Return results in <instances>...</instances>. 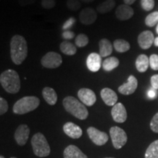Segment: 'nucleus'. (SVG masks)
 Listing matches in <instances>:
<instances>
[{"label":"nucleus","mask_w":158,"mask_h":158,"mask_svg":"<svg viewBox=\"0 0 158 158\" xmlns=\"http://www.w3.org/2000/svg\"><path fill=\"white\" fill-rule=\"evenodd\" d=\"M31 147L35 155L39 157H45L50 155L51 148L44 135L37 133L31 140Z\"/></svg>","instance_id":"obj_5"},{"label":"nucleus","mask_w":158,"mask_h":158,"mask_svg":"<svg viewBox=\"0 0 158 158\" xmlns=\"http://www.w3.org/2000/svg\"><path fill=\"white\" fill-rule=\"evenodd\" d=\"M155 90L156 89H152L149 90V92H148V96H149V98L154 99L157 96V92H156Z\"/></svg>","instance_id":"obj_40"},{"label":"nucleus","mask_w":158,"mask_h":158,"mask_svg":"<svg viewBox=\"0 0 158 158\" xmlns=\"http://www.w3.org/2000/svg\"><path fill=\"white\" fill-rule=\"evenodd\" d=\"M141 5L145 11H150L155 7V0H141Z\"/></svg>","instance_id":"obj_31"},{"label":"nucleus","mask_w":158,"mask_h":158,"mask_svg":"<svg viewBox=\"0 0 158 158\" xmlns=\"http://www.w3.org/2000/svg\"><path fill=\"white\" fill-rule=\"evenodd\" d=\"M63 130L67 135L73 139H78L82 136L83 131L81 128L73 122H68L63 126Z\"/></svg>","instance_id":"obj_16"},{"label":"nucleus","mask_w":158,"mask_h":158,"mask_svg":"<svg viewBox=\"0 0 158 158\" xmlns=\"http://www.w3.org/2000/svg\"><path fill=\"white\" fill-rule=\"evenodd\" d=\"M149 66V58L146 54H141L137 57L135 61V67L138 72L144 73Z\"/></svg>","instance_id":"obj_22"},{"label":"nucleus","mask_w":158,"mask_h":158,"mask_svg":"<svg viewBox=\"0 0 158 158\" xmlns=\"http://www.w3.org/2000/svg\"><path fill=\"white\" fill-rule=\"evenodd\" d=\"M135 1L136 0H124V3L125 4V5L130 6L131 5H133Z\"/></svg>","instance_id":"obj_41"},{"label":"nucleus","mask_w":158,"mask_h":158,"mask_svg":"<svg viewBox=\"0 0 158 158\" xmlns=\"http://www.w3.org/2000/svg\"><path fill=\"white\" fill-rule=\"evenodd\" d=\"M0 158H5V157H4L3 156H1V157H0Z\"/></svg>","instance_id":"obj_45"},{"label":"nucleus","mask_w":158,"mask_h":158,"mask_svg":"<svg viewBox=\"0 0 158 158\" xmlns=\"http://www.w3.org/2000/svg\"><path fill=\"white\" fill-rule=\"evenodd\" d=\"M42 94L45 102L48 105H50V106H54L56 103L58 97H57L56 91L53 88L46 86V87H45L43 89Z\"/></svg>","instance_id":"obj_21"},{"label":"nucleus","mask_w":158,"mask_h":158,"mask_svg":"<svg viewBox=\"0 0 158 158\" xmlns=\"http://www.w3.org/2000/svg\"><path fill=\"white\" fill-rule=\"evenodd\" d=\"M99 51L101 57L110 56L113 52L114 45L106 38H102L99 41Z\"/></svg>","instance_id":"obj_20"},{"label":"nucleus","mask_w":158,"mask_h":158,"mask_svg":"<svg viewBox=\"0 0 158 158\" xmlns=\"http://www.w3.org/2000/svg\"><path fill=\"white\" fill-rule=\"evenodd\" d=\"M145 158H158V140L152 142L147 148Z\"/></svg>","instance_id":"obj_27"},{"label":"nucleus","mask_w":158,"mask_h":158,"mask_svg":"<svg viewBox=\"0 0 158 158\" xmlns=\"http://www.w3.org/2000/svg\"><path fill=\"white\" fill-rule=\"evenodd\" d=\"M100 96L103 102L108 106H114L117 103L118 96L113 89L110 88H104L100 92Z\"/></svg>","instance_id":"obj_18"},{"label":"nucleus","mask_w":158,"mask_h":158,"mask_svg":"<svg viewBox=\"0 0 158 158\" xmlns=\"http://www.w3.org/2000/svg\"><path fill=\"white\" fill-rule=\"evenodd\" d=\"M8 110V103L3 98H0V115H3Z\"/></svg>","instance_id":"obj_35"},{"label":"nucleus","mask_w":158,"mask_h":158,"mask_svg":"<svg viewBox=\"0 0 158 158\" xmlns=\"http://www.w3.org/2000/svg\"><path fill=\"white\" fill-rule=\"evenodd\" d=\"M114 48L118 53H124L130 50V45L127 40L123 39H116L114 42Z\"/></svg>","instance_id":"obj_26"},{"label":"nucleus","mask_w":158,"mask_h":158,"mask_svg":"<svg viewBox=\"0 0 158 158\" xmlns=\"http://www.w3.org/2000/svg\"><path fill=\"white\" fill-rule=\"evenodd\" d=\"M89 42V39L88 36L86 35L83 34V33L77 35L76 39H75V44L79 48L86 46Z\"/></svg>","instance_id":"obj_29"},{"label":"nucleus","mask_w":158,"mask_h":158,"mask_svg":"<svg viewBox=\"0 0 158 158\" xmlns=\"http://www.w3.org/2000/svg\"><path fill=\"white\" fill-rule=\"evenodd\" d=\"M67 7L71 11H77L81 8V2L79 0H68L66 3Z\"/></svg>","instance_id":"obj_30"},{"label":"nucleus","mask_w":158,"mask_h":158,"mask_svg":"<svg viewBox=\"0 0 158 158\" xmlns=\"http://www.w3.org/2000/svg\"><path fill=\"white\" fill-rule=\"evenodd\" d=\"M86 66L91 72L96 73L100 70L102 65V57L100 54L92 52L86 58Z\"/></svg>","instance_id":"obj_15"},{"label":"nucleus","mask_w":158,"mask_h":158,"mask_svg":"<svg viewBox=\"0 0 158 158\" xmlns=\"http://www.w3.org/2000/svg\"><path fill=\"white\" fill-rule=\"evenodd\" d=\"M76 19H75L74 17H70V19L67 20L66 21H65V23L63 24L62 26V29L63 30H68V29H70L71 27H73L75 24V23H76Z\"/></svg>","instance_id":"obj_36"},{"label":"nucleus","mask_w":158,"mask_h":158,"mask_svg":"<svg viewBox=\"0 0 158 158\" xmlns=\"http://www.w3.org/2000/svg\"><path fill=\"white\" fill-rule=\"evenodd\" d=\"M155 36L151 31H142L138 37V43L142 49H149L155 42Z\"/></svg>","instance_id":"obj_14"},{"label":"nucleus","mask_w":158,"mask_h":158,"mask_svg":"<svg viewBox=\"0 0 158 158\" xmlns=\"http://www.w3.org/2000/svg\"><path fill=\"white\" fill-rule=\"evenodd\" d=\"M63 106L65 110L80 120L86 119L89 111L83 102L72 96H68L63 100Z\"/></svg>","instance_id":"obj_2"},{"label":"nucleus","mask_w":158,"mask_h":158,"mask_svg":"<svg viewBox=\"0 0 158 158\" xmlns=\"http://www.w3.org/2000/svg\"><path fill=\"white\" fill-rule=\"evenodd\" d=\"M151 85L153 89H158V74L154 75L151 77Z\"/></svg>","instance_id":"obj_38"},{"label":"nucleus","mask_w":158,"mask_h":158,"mask_svg":"<svg viewBox=\"0 0 158 158\" xmlns=\"http://www.w3.org/2000/svg\"><path fill=\"white\" fill-rule=\"evenodd\" d=\"M78 97L81 102L87 106H92L97 100L96 94L94 91L88 88H81L79 89Z\"/></svg>","instance_id":"obj_9"},{"label":"nucleus","mask_w":158,"mask_h":158,"mask_svg":"<svg viewBox=\"0 0 158 158\" xmlns=\"http://www.w3.org/2000/svg\"><path fill=\"white\" fill-rule=\"evenodd\" d=\"M59 48L63 54L68 56H73L77 52L76 45L68 40L63 41L60 44Z\"/></svg>","instance_id":"obj_23"},{"label":"nucleus","mask_w":158,"mask_h":158,"mask_svg":"<svg viewBox=\"0 0 158 158\" xmlns=\"http://www.w3.org/2000/svg\"><path fill=\"white\" fill-rule=\"evenodd\" d=\"M118 65H119V60L118 58L114 56L108 57L102 62V68L107 72L114 70Z\"/></svg>","instance_id":"obj_24"},{"label":"nucleus","mask_w":158,"mask_h":158,"mask_svg":"<svg viewBox=\"0 0 158 158\" xmlns=\"http://www.w3.org/2000/svg\"><path fill=\"white\" fill-rule=\"evenodd\" d=\"M145 23L147 27H153L158 23V11L152 12L146 17Z\"/></svg>","instance_id":"obj_28"},{"label":"nucleus","mask_w":158,"mask_h":158,"mask_svg":"<svg viewBox=\"0 0 158 158\" xmlns=\"http://www.w3.org/2000/svg\"><path fill=\"white\" fill-rule=\"evenodd\" d=\"M154 45H155L156 47H158V37H157L155 39V42H154Z\"/></svg>","instance_id":"obj_43"},{"label":"nucleus","mask_w":158,"mask_h":158,"mask_svg":"<svg viewBox=\"0 0 158 158\" xmlns=\"http://www.w3.org/2000/svg\"><path fill=\"white\" fill-rule=\"evenodd\" d=\"M41 64L45 68L55 69L62 64V56L54 51H49L41 59Z\"/></svg>","instance_id":"obj_7"},{"label":"nucleus","mask_w":158,"mask_h":158,"mask_svg":"<svg viewBox=\"0 0 158 158\" xmlns=\"http://www.w3.org/2000/svg\"><path fill=\"white\" fill-rule=\"evenodd\" d=\"M10 158H17V157H10Z\"/></svg>","instance_id":"obj_46"},{"label":"nucleus","mask_w":158,"mask_h":158,"mask_svg":"<svg viewBox=\"0 0 158 158\" xmlns=\"http://www.w3.org/2000/svg\"><path fill=\"white\" fill-rule=\"evenodd\" d=\"M105 158H114V157H105Z\"/></svg>","instance_id":"obj_47"},{"label":"nucleus","mask_w":158,"mask_h":158,"mask_svg":"<svg viewBox=\"0 0 158 158\" xmlns=\"http://www.w3.org/2000/svg\"><path fill=\"white\" fill-rule=\"evenodd\" d=\"M98 19L95 10L92 7H86L81 11L79 14V21L82 24L91 25L94 23Z\"/></svg>","instance_id":"obj_10"},{"label":"nucleus","mask_w":158,"mask_h":158,"mask_svg":"<svg viewBox=\"0 0 158 158\" xmlns=\"http://www.w3.org/2000/svg\"><path fill=\"white\" fill-rule=\"evenodd\" d=\"M111 116L114 121L117 123H124L127 120V110L122 102L114 105L111 109Z\"/></svg>","instance_id":"obj_12"},{"label":"nucleus","mask_w":158,"mask_h":158,"mask_svg":"<svg viewBox=\"0 0 158 158\" xmlns=\"http://www.w3.org/2000/svg\"><path fill=\"white\" fill-rule=\"evenodd\" d=\"M110 136L112 143L116 149H120L125 145L127 141V135L125 131L117 126L110 127Z\"/></svg>","instance_id":"obj_6"},{"label":"nucleus","mask_w":158,"mask_h":158,"mask_svg":"<svg viewBox=\"0 0 158 158\" xmlns=\"http://www.w3.org/2000/svg\"><path fill=\"white\" fill-rule=\"evenodd\" d=\"M10 46L13 62L16 65L22 64L28 55V46L26 39L21 35H15L11 38Z\"/></svg>","instance_id":"obj_1"},{"label":"nucleus","mask_w":158,"mask_h":158,"mask_svg":"<svg viewBox=\"0 0 158 158\" xmlns=\"http://www.w3.org/2000/svg\"><path fill=\"white\" fill-rule=\"evenodd\" d=\"M41 6L45 10H51L56 6V0H42Z\"/></svg>","instance_id":"obj_33"},{"label":"nucleus","mask_w":158,"mask_h":158,"mask_svg":"<svg viewBox=\"0 0 158 158\" xmlns=\"http://www.w3.org/2000/svg\"><path fill=\"white\" fill-rule=\"evenodd\" d=\"M89 137L97 146H102L107 143L108 135L106 132L99 130L94 127H89L86 130Z\"/></svg>","instance_id":"obj_8"},{"label":"nucleus","mask_w":158,"mask_h":158,"mask_svg":"<svg viewBox=\"0 0 158 158\" xmlns=\"http://www.w3.org/2000/svg\"><path fill=\"white\" fill-rule=\"evenodd\" d=\"M115 15L119 21H127L133 16L134 10L130 5L123 4L118 6L116 10Z\"/></svg>","instance_id":"obj_17"},{"label":"nucleus","mask_w":158,"mask_h":158,"mask_svg":"<svg viewBox=\"0 0 158 158\" xmlns=\"http://www.w3.org/2000/svg\"><path fill=\"white\" fill-rule=\"evenodd\" d=\"M29 133H30V129L28 125L27 124L19 125L14 134V138L16 143L21 147L24 146L28 140Z\"/></svg>","instance_id":"obj_13"},{"label":"nucleus","mask_w":158,"mask_h":158,"mask_svg":"<svg viewBox=\"0 0 158 158\" xmlns=\"http://www.w3.org/2000/svg\"><path fill=\"white\" fill-rule=\"evenodd\" d=\"M156 32H157V34H158V23H157V27H156Z\"/></svg>","instance_id":"obj_44"},{"label":"nucleus","mask_w":158,"mask_h":158,"mask_svg":"<svg viewBox=\"0 0 158 158\" xmlns=\"http://www.w3.org/2000/svg\"><path fill=\"white\" fill-rule=\"evenodd\" d=\"M74 37H75L74 31H72L70 30H66L62 33V37L64 39L71 40V39L74 38Z\"/></svg>","instance_id":"obj_37"},{"label":"nucleus","mask_w":158,"mask_h":158,"mask_svg":"<svg viewBox=\"0 0 158 158\" xmlns=\"http://www.w3.org/2000/svg\"><path fill=\"white\" fill-rule=\"evenodd\" d=\"M149 65L153 70H158V55L152 54L150 56Z\"/></svg>","instance_id":"obj_32"},{"label":"nucleus","mask_w":158,"mask_h":158,"mask_svg":"<svg viewBox=\"0 0 158 158\" xmlns=\"http://www.w3.org/2000/svg\"><path fill=\"white\" fill-rule=\"evenodd\" d=\"M63 156L64 158H88L81 150L75 145H70L65 148Z\"/></svg>","instance_id":"obj_19"},{"label":"nucleus","mask_w":158,"mask_h":158,"mask_svg":"<svg viewBox=\"0 0 158 158\" xmlns=\"http://www.w3.org/2000/svg\"><path fill=\"white\" fill-rule=\"evenodd\" d=\"M138 87V80L133 75L128 77L127 81L118 86V91L124 95H130L135 92Z\"/></svg>","instance_id":"obj_11"},{"label":"nucleus","mask_w":158,"mask_h":158,"mask_svg":"<svg viewBox=\"0 0 158 158\" xmlns=\"http://www.w3.org/2000/svg\"><path fill=\"white\" fill-rule=\"evenodd\" d=\"M40 100L35 96H26L21 98L13 106V111L15 114L22 115L32 111L38 107Z\"/></svg>","instance_id":"obj_4"},{"label":"nucleus","mask_w":158,"mask_h":158,"mask_svg":"<svg viewBox=\"0 0 158 158\" xmlns=\"http://www.w3.org/2000/svg\"><path fill=\"white\" fill-rule=\"evenodd\" d=\"M0 83L7 93L16 94L21 89V80L16 71L9 69L0 75Z\"/></svg>","instance_id":"obj_3"},{"label":"nucleus","mask_w":158,"mask_h":158,"mask_svg":"<svg viewBox=\"0 0 158 158\" xmlns=\"http://www.w3.org/2000/svg\"><path fill=\"white\" fill-rule=\"evenodd\" d=\"M150 128L156 133H158V112L153 116L150 122Z\"/></svg>","instance_id":"obj_34"},{"label":"nucleus","mask_w":158,"mask_h":158,"mask_svg":"<svg viewBox=\"0 0 158 158\" xmlns=\"http://www.w3.org/2000/svg\"><path fill=\"white\" fill-rule=\"evenodd\" d=\"M79 1L84 3H91L92 2H94V0H79Z\"/></svg>","instance_id":"obj_42"},{"label":"nucleus","mask_w":158,"mask_h":158,"mask_svg":"<svg viewBox=\"0 0 158 158\" xmlns=\"http://www.w3.org/2000/svg\"><path fill=\"white\" fill-rule=\"evenodd\" d=\"M116 2L114 0H106L97 7V11L101 14L109 13L114 8Z\"/></svg>","instance_id":"obj_25"},{"label":"nucleus","mask_w":158,"mask_h":158,"mask_svg":"<svg viewBox=\"0 0 158 158\" xmlns=\"http://www.w3.org/2000/svg\"><path fill=\"white\" fill-rule=\"evenodd\" d=\"M18 1H19L20 5L22 6V7H24V6L31 5V4L34 3L36 0H18Z\"/></svg>","instance_id":"obj_39"}]
</instances>
